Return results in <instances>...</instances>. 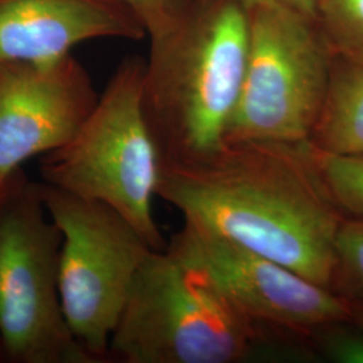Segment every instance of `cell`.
Masks as SVG:
<instances>
[{"label":"cell","mask_w":363,"mask_h":363,"mask_svg":"<svg viewBox=\"0 0 363 363\" xmlns=\"http://www.w3.org/2000/svg\"><path fill=\"white\" fill-rule=\"evenodd\" d=\"M249 52L226 140L310 142L334 64L311 16L284 6L247 9Z\"/></svg>","instance_id":"8992f818"},{"label":"cell","mask_w":363,"mask_h":363,"mask_svg":"<svg viewBox=\"0 0 363 363\" xmlns=\"http://www.w3.org/2000/svg\"><path fill=\"white\" fill-rule=\"evenodd\" d=\"M312 152L325 189L337 208L346 216L363 218V156L328 154L313 145Z\"/></svg>","instance_id":"4fadbf2b"},{"label":"cell","mask_w":363,"mask_h":363,"mask_svg":"<svg viewBox=\"0 0 363 363\" xmlns=\"http://www.w3.org/2000/svg\"><path fill=\"white\" fill-rule=\"evenodd\" d=\"M140 21L151 39L164 35L175 25L184 6L182 0H120Z\"/></svg>","instance_id":"2e32d148"},{"label":"cell","mask_w":363,"mask_h":363,"mask_svg":"<svg viewBox=\"0 0 363 363\" xmlns=\"http://www.w3.org/2000/svg\"><path fill=\"white\" fill-rule=\"evenodd\" d=\"M13 175H15V174H13ZM13 175L9 181L4 182V183L0 184V205H1V202L4 201L6 195H7L9 190H10V186H11V183H13ZM1 357H3V354H1V349H0V358H1Z\"/></svg>","instance_id":"d6986e66"},{"label":"cell","mask_w":363,"mask_h":363,"mask_svg":"<svg viewBox=\"0 0 363 363\" xmlns=\"http://www.w3.org/2000/svg\"><path fill=\"white\" fill-rule=\"evenodd\" d=\"M350 303V320L363 330V300H349Z\"/></svg>","instance_id":"ac0fdd59"},{"label":"cell","mask_w":363,"mask_h":363,"mask_svg":"<svg viewBox=\"0 0 363 363\" xmlns=\"http://www.w3.org/2000/svg\"><path fill=\"white\" fill-rule=\"evenodd\" d=\"M156 194L184 223L331 288L346 214L328 194L310 142L226 140L208 155L160 166Z\"/></svg>","instance_id":"6da1fadb"},{"label":"cell","mask_w":363,"mask_h":363,"mask_svg":"<svg viewBox=\"0 0 363 363\" xmlns=\"http://www.w3.org/2000/svg\"><path fill=\"white\" fill-rule=\"evenodd\" d=\"M99 101L84 66L58 61L0 64V184L21 164L65 145Z\"/></svg>","instance_id":"9c48e42d"},{"label":"cell","mask_w":363,"mask_h":363,"mask_svg":"<svg viewBox=\"0 0 363 363\" xmlns=\"http://www.w3.org/2000/svg\"><path fill=\"white\" fill-rule=\"evenodd\" d=\"M274 345L205 277L151 250L130 286L108 357L124 363H237Z\"/></svg>","instance_id":"3957f363"},{"label":"cell","mask_w":363,"mask_h":363,"mask_svg":"<svg viewBox=\"0 0 363 363\" xmlns=\"http://www.w3.org/2000/svg\"><path fill=\"white\" fill-rule=\"evenodd\" d=\"M145 62L117 67L77 133L40 156L43 183L116 210L154 250L166 249L152 202L160 157L144 109Z\"/></svg>","instance_id":"277c9868"},{"label":"cell","mask_w":363,"mask_h":363,"mask_svg":"<svg viewBox=\"0 0 363 363\" xmlns=\"http://www.w3.org/2000/svg\"><path fill=\"white\" fill-rule=\"evenodd\" d=\"M318 21L333 52L363 65V0H320Z\"/></svg>","instance_id":"7c38bea8"},{"label":"cell","mask_w":363,"mask_h":363,"mask_svg":"<svg viewBox=\"0 0 363 363\" xmlns=\"http://www.w3.org/2000/svg\"><path fill=\"white\" fill-rule=\"evenodd\" d=\"M166 249L216 286L237 311L288 347L308 351L322 325L350 319V303L331 288L184 223Z\"/></svg>","instance_id":"ba28073f"},{"label":"cell","mask_w":363,"mask_h":363,"mask_svg":"<svg viewBox=\"0 0 363 363\" xmlns=\"http://www.w3.org/2000/svg\"><path fill=\"white\" fill-rule=\"evenodd\" d=\"M62 233L60 295L66 322L96 363L109 362L111 337L147 255L154 250L108 205L40 183Z\"/></svg>","instance_id":"52a82bcc"},{"label":"cell","mask_w":363,"mask_h":363,"mask_svg":"<svg viewBox=\"0 0 363 363\" xmlns=\"http://www.w3.org/2000/svg\"><path fill=\"white\" fill-rule=\"evenodd\" d=\"M247 52V10L235 0L183 9L164 35L151 39L144 109L160 166L208 155L226 142Z\"/></svg>","instance_id":"7a4b0ae2"},{"label":"cell","mask_w":363,"mask_h":363,"mask_svg":"<svg viewBox=\"0 0 363 363\" xmlns=\"http://www.w3.org/2000/svg\"><path fill=\"white\" fill-rule=\"evenodd\" d=\"M61 247L40 184L18 169L0 205V349L10 362L96 363L66 322Z\"/></svg>","instance_id":"5b68a950"},{"label":"cell","mask_w":363,"mask_h":363,"mask_svg":"<svg viewBox=\"0 0 363 363\" xmlns=\"http://www.w3.org/2000/svg\"><path fill=\"white\" fill-rule=\"evenodd\" d=\"M120 0H0V64L58 61L91 39H140Z\"/></svg>","instance_id":"30bf717a"},{"label":"cell","mask_w":363,"mask_h":363,"mask_svg":"<svg viewBox=\"0 0 363 363\" xmlns=\"http://www.w3.org/2000/svg\"><path fill=\"white\" fill-rule=\"evenodd\" d=\"M308 347L333 362L363 363V330L350 319L333 322L312 333Z\"/></svg>","instance_id":"9a60e30c"},{"label":"cell","mask_w":363,"mask_h":363,"mask_svg":"<svg viewBox=\"0 0 363 363\" xmlns=\"http://www.w3.org/2000/svg\"><path fill=\"white\" fill-rule=\"evenodd\" d=\"M235 1H238L247 10L256 6H265V4L284 6L288 9L306 13L316 21H318V10L320 4V0H235Z\"/></svg>","instance_id":"e0dca14e"},{"label":"cell","mask_w":363,"mask_h":363,"mask_svg":"<svg viewBox=\"0 0 363 363\" xmlns=\"http://www.w3.org/2000/svg\"><path fill=\"white\" fill-rule=\"evenodd\" d=\"M310 143L328 154L363 156V65H334Z\"/></svg>","instance_id":"8fae6325"},{"label":"cell","mask_w":363,"mask_h":363,"mask_svg":"<svg viewBox=\"0 0 363 363\" xmlns=\"http://www.w3.org/2000/svg\"><path fill=\"white\" fill-rule=\"evenodd\" d=\"M331 289L347 300H363V218L346 216L337 230Z\"/></svg>","instance_id":"5bb4252c"}]
</instances>
